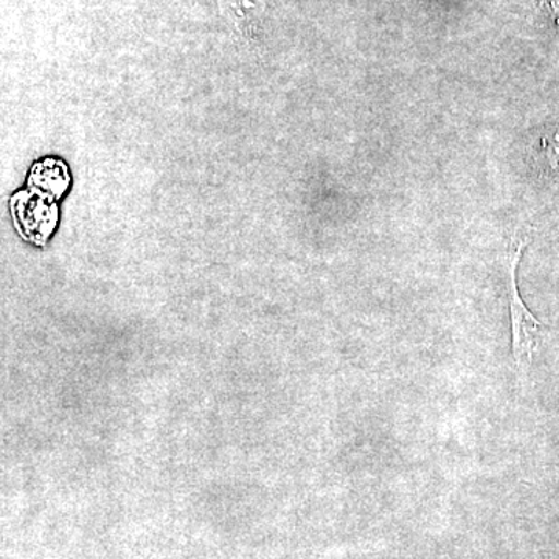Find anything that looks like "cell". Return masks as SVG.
<instances>
[{
    "label": "cell",
    "mask_w": 559,
    "mask_h": 559,
    "mask_svg": "<svg viewBox=\"0 0 559 559\" xmlns=\"http://www.w3.org/2000/svg\"><path fill=\"white\" fill-rule=\"evenodd\" d=\"M528 242L527 235H518L511 240L509 250L511 353H513L514 369L522 381L528 377L533 359L547 331L546 325L525 307L518 288V270H520L522 252L527 248Z\"/></svg>",
    "instance_id": "1"
},
{
    "label": "cell",
    "mask_w": 559,
    "mask_h": 559,
    "mask_svg": "<svg viewBox=\"0 0 559 559\" xmlns=\"http://www.w3.org/2000/svg\"><path fill=\"white\" fill-rule=\"evenodd\" d=\"M544 7L549 11L551 20L555 21V24L559 27V0H543Z\"/></svg>",
    "instance_id": "3"
},
{
    "label": "cell",
    "mask_w": 559,
    "mask_h": 559,
    "mask_svg": "<svg viewBox=\"0 0 559 559\" xmlns=\"http://www.w3.org/2000/svg\"><path fill=\"white\" fill-rule=\"evenodd\" d=\"M530 159L540 179L559 186V120L540 132Z\"/></svg>",
    "instance_id": "2"
}]
</instances>
